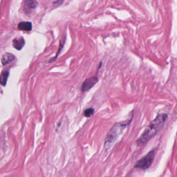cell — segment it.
<instances>
[{
  "instance_id": "obj_1",
  "label": "cell",
  "mask_w": 177,
  "mask_h": 177,
  "mask_svg": "<svg viewBox=\"0 0 177 177\" xmlns=\"http://www.w3.org/2000/svg\"><path fill=\"white\" fill-rule=\"evenodd\" d=\"M167 119L168 115L166 114L161 113L158 115L138 138L137 140L138 144H143L150 140L152 138L157 134L158 132L162 130L165 126Z\"/></svg>"
},
{
  "instance_id": "obj_2",
  "label": "cell",
  "mask_w": 177,
  "mask_h": 177,
  "mask_svg": "<svg viewBox=\"0 0 177 177\" xmlns=\"http://www.w3.org/2000/svg\"><path fill=\"white\" fill-rule=\"evenodd\" d=\"M130 121L131 120H127L125 121L117 123L114 125L112 128L110 129L109 133L107 134L106 138L105 147L106 150L109 149L111 147L117 138L118 137V135L126 128L130 123Z\"/></svg>"
},
{
  "instance_id": "obj_3",
  "label": "cell",
  "mask_w": 177,
  "mask_h": 177,
  "mask_svg": "<svg viewBox=\"0 0 177 177\" xmlns=\"http://www.w3.org/2000/svg\"><path fill=\"white\" fill-rule=\"evenodd\" d=\"M155 155V150H152L147 155L137 161L135 165V168L141 170H146L150 168L152 164Z\"/></svg>"
},
{
  "instance_id": "obj_4",
  "label": "cell",
  "mask_w": 177,
  "mask_h": 177,
  "mask_svg": "<svg viewBox=\"0 0 177 177\" xmlns=\"http://www.w3.org/2000/svg\"><path fill=\"white\" fill-rule=\"evenodd\" d=\"M98 81V78L97 76H93L86 79L82 85L81 91L85 92L89 90L94 86V85H96Z\"/></svg>"
},
{
  "instance_id": "obj_5",
  "label": "cell",
  "mask_w": 177,
  "mask_h": 177,
  "mask_svg": "<svg viewBox=\"0 0 177 177\" xmlns=\"http://www.w3.org/2000/svg\"><path fill=\"white\" fill-rule=\"evenodd\" d=\"M37 3L35 1H26L24 4V11L27 12H30L36 7Z\"/></svg>"
},
{
  "instance_id": "obj_6",
  "label": "cell",
  "mask_w": 177,
  "mask_h": 177,
  "mask_svg": "<svg viewBox=\"0 0 177 177\" xmlns=\"http://www.w3.org/2000/svg\"><path fill=\"white\" fill-rule=\"evenodd\" d=\"M25 44V41L24 38L20 37L19 39H15L12 41V45L16 49L21 50Z\"/></svg>"
},
{
  "instance_id": "obj_7",
  "label": "cell",
  "mask_w": 177,
  "mask_h": 177,
  "mask_svg": "<svg viewBox=\"0 0 177 177\" xmlns=\"http://www.w3.org/2000/svg\"><path fill=\"white\" fill-rule=\"evenodd\" d=\"M15 58L14 55L11 53H5L1 59V62L3 65H6L12 61Z\"/></svg>"
},
{
  "instance_id": "obj_8",
  "label": "cell",
  "mask_w": 177,
  "mask_h": 177,
  "mask_svg": "<svg viewBox=\"0 0 177 177\" xmlns=\"http://www.w3.org/2000/svg\"><path fill=\"white\" fill-rule=\"evenodd\" d=\"M32 24L30 22H21L18 25V28L20 30L30 31L32 30Z\"/></svg>"
},
{
  "instance_id": "obj_9",
  "label": "cell",
  "mask_w": 177,
  "mask_h": 177,
  "mask_svg": "<svg viewBox=\"0 0 177 177\" xmlns=\"http://www.w3.org/2000/svg\"><path fill=\"white\" fill-rule=\"evenodd\" d=\"M9 76V72L7 70L3 71L0 74V84L2 86H5L7 83Z\"/></svg>"
},
{
  "instance_id": "obj_10",
  "label": "cell",
  "mask_w": 177,
  "mask_h": 177,
  "mask_svg": "<svg viewBox=\"0 0 177 177\" xmlns=\"http://www.w3.org/2000/svg\"><path fill=\"white\" fill-rule=\"evenodd\" d=\"M94 109L90 107V108H88L85 110L84 112V115L86 118H90L94 114Z\"/></svg>"
}]
</instances>
